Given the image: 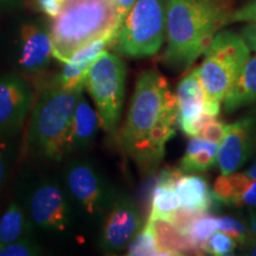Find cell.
Returning <instances> with one entry per match:
<instances>
[{
	"instance_id": "2e32d148",
	"label": "cell",
	"mask_w": 256,
	"mask_h": 256,
	"mask_svg": "<svg viewBox=\"0 0 256 256\" xmlns=\"http://www.w3.org/2000/svg\"><path fill=\"white\" fill-rule=\"evenodd\" d=\"M176 98L178 108V124L203 113L206 90L200 80V66L192 69L180 80L176 92Z\"/></svg>"
},
{
	"instance_id": "7402d4cb",
	"label": "cell",
	"mask_w": 256,
	"mask_h": 256,
	"mask_svg": "<svg viewBox=\"0 0 256 256\" xmlns=\"http://www.w3.org/2000/svg\"><path fill=\"white\" fill-rule=\"evenodd\" d=\"M252 178L242 172L222 174L216 179L212 186V194L215 200L226 206L238 208L241 198L250 184Z\"/></svg>"
},
{
	"instance_id": "f546056e",
	"label": "cell",
	"mask_w": 256,
	"mask_h": 256,
	"mask_svg": "<svg viewBox=\"0 0 256 256\" xmlns=\"http://www.w3.org/2000/svg\"><path fill=\"white\" fill-rule=\"evenodd\" d=\"M206 212V211L188 209V208L180 206L171 216H170L168 220H172V222H174L184 234H188L192 223H194L198 217H200Z\"/></svg>"
},
{
	"instance_id": "6da1fadb",
	"label": "cell",
	"mask_w": 256,
	"mask_h": 256,
	"mask_svg": "<svg viewBox=\"0 0 256 256\" xmlns=\"http://www.w3.org/2000/svg\"><path fill=\"white\" fill-rule=\"evenodd\" d=\"M178 108L168 78L156 69L138 76L124 124L119 134L122 151L144 171H154L176 136Z\"/></svg>"
},
{
	"instance_id": "7a4b0ae2",
	"label": "cell",
	"mask_w": 256,
	"mask_h": 256,
	"mask_svg": "<svg viewBox=\"0 0 256 256\" xmlns=\"http://www.w3.org/2000/svg\"><path fill=\"white\" fill-rule=\"evenodd\" d=\"M232 14L230 6L220 0H166V66L188 70L230 23Z\"/></svg>"
},
{
	"instance_id": "4316f807",
	"label": "cell",
	"mask_w": 256,
	"mask_h": 256,
	"mask_svg": "<svg viewBox=\"0 0 256 256\" xmlns=\"http://www.w3.org/2000/svg\"><path fill=\"white\" fill-rule=\"evenodd\" d=\"M40 254V246L31 236L0 246V256H37Z\"/></svg>"
},
{
	"instance_id": "1f68e13d",
	"label": "cell",
	"mask_w": 256,
	"mask_h": 256,
	"mask_svg": "<svg viewBox=\"0 0 256 256\" xmlns=\"http://www.w3.org/2000/svg\"><path fill=\"white\" fill-rule=\"evenodd\" d=\"M232 22H244V23H256V0H252L248 4L232 12L230 23Z\"/></svg>"
},
{
	"instance_id": "30bf717a",
	"label": "cell",
	"mask_w": 256,
	"mask_h": 256,
	"mask_svg": "<svg viewBox=\"0 0 256 256\" xmlns=\"http://www.w3.org/2000/svg\"><path fill=\"white\" fill-rule=\"evenodd\" d=\"M34 104V88L23 74L0 75V138H14L20 132Z\"/></svg>"
},
{
	"instance_id": "d4e9b609",
	"label": "cell",
	"mask_w": 256,
	"mask_h": 256,
	"mask_svg": "<svg viewBox=\"0 0 256 256\" xmlns=\"http://www.w3.org/2000/svg\"><path fill=\"white\" fill-rule=\"evenodd\" d=\"M126 254L130 256H156L159 255L158 246L151 226L145 223L142 230L134 236L126 249Z\"/></svg>"
},
{
	"instance_id": "d590c367",
	"label": "cell",
	"mask_w": 256,
	"mask_h": 256,
	"mask_svg": "<svg viewBox=\"0 0 256 256\" xmlns=\"http://www.w3.org/2000/svg\"><path fill=\"white\" fill-rule=\"evenodd\" d=\"M112 2H113L115 10H116L118 17H119L121 23H122L124 18L130 11V8L136 4V0H112Z\"/></svg>"
},
{
	"instance_id": "d6a6232c",
	"label": "cell",
	"mask_w": 256,
	"mask_h": 256,
	"mask_svg": "<svg viewBox=\"0 0 256 256\" xmlns=\"http://www.w3.org/2000/svg\"><path fill=\"white\" fill-rule=\"evenodd\" d=\"M32 2L43 14L51 18H55L62 10L64 0H32Z\"/></svg>"
},
{
	"instance_id": "3957f363",
	"label": "cell",
	"mask_w": 256,
	"mask_h": 256,
	"mask_svg": "<svg viewBox=\"0 0 256 256\" xmlns=\"http://www.w3.org/2000/svg\"><path fill=\"white\" fill-rule=\"evenodd\" d=\"M120 25L112 0H64L50 25L54 58L66 63L90 42L116 34Z\"/></svg>"
},
{
	"instance_id": "e575fe53",
	"label": "cell",
	"mask_w": 256,
	"mask_h": 256,
	"mask_svg": "<svg viewBox=\"0 0 256 256\" xmlns=\"http://www.w3.org/2000/svg\"><path fill=\"white\" fill-rule=\"evenodd\" d=\"M240 34L248 44L249 49L256 52V23H248L241 28Z\"/></svg>"
},
{
	"instance_id": "e0dca14e",
	"label": "cell",
	"mask_w": 256,
	"mask_h": 256,
	"mask_svg": "<svg viewBox=\"0 0 256 256\" xmlns=\"http://www.w3.org/2000/svg\"><path fill=\"white\" fill-rule=\"evenodd\" d=\"M147 223L151 226L158 246L159 255L194 254L190 240L176 224L165 217L148 216Z\"/></svg>"
},
{
	"instance_id": "8d00e7d4",
	"label": "cell",
	"mask_w": 256,
	"mask_h": 256,
	"mask_svg": "<svg viewBox=\"0 0 256 256\" xmlns=\"http://www.w3.org/2000/svg\"><path fill=\"white\" fill-rule=\"evenodd\" d=\"M249 232H250V242L252 240H256V208L249 210Z\"/></svg>"
},
{
	"instance_id": "83f0119b",
	"label": "cell",
	"mask_w": 256,
	"mask_h": 256,
	"mask_svg": "<svg viewBox=\"0 0 256 256\" xmlns=\"http://www.w3.org/2000/svg\"><path fill=\"white\" fill-rule=\"evenodd\" d=\"M238 242L222 232H214L208 240L206 252L216 256H226L234 254L238 248Z\"/></svg>"
},
{
	"instance_id": "5bb4252c",
	"label": "cell",
	"mask_w": 256,
	"mask_h": 256,
	"mask_svg": "<svg viewBox=\"0 0 256 256\" xmlns=\"http://www.w3.org/2000/svg\"><path fill=\"white\" fill-rule=\"evenodd\" d=\"M114 37L115 34H108L78 49L66 63H63L60 72L51 80L50 84L68 90H83V82L89 68L107 50V48L112 46Z\"/></svg>"
},
{
	"instance_id": "8fae6325",
	"label": "cell",
	"mask_w": 256,
	"mask_h": 256,
	"mask_svg": "<svg viewBox=\"0 0 256 256\" xmlns=\"http://www.w3.org/2000/svg\"><path fill=\"white\" fill-rule=\"evenodd\" d=\"M142 226V217L136 202L128 194H119L104 217L98 238L100 250L104 254H119L126 250Z\"/></svg>"
},
{
	"instance_id": "ac0fdd59",
	"label": "cell",
	"mask_w": 256,
	"mask_h": 256,
	"mask_svg": "<svg viewBox=\"0 0 256 256\" xmlns=\"http://www.w3.org/2000/svg\"><path fill=\"white\" fill-rule=\"evenodd\" d=\"M174 188L180 200V206L188 209L208 211L215 200L212 188L203 176L185 174L184 172L178 178Z\"/></svg>"
},
{
	"instance_id": "8992f818",
	"label": "cell",
	"mask_w": 256,
	"mask_h": 256,
	"mask_svg": "<svg viewBox=\"0 0 256 256\" xmlns=\"http://www.w3.org/2000/svg\"><path fill=\"white\" fill-rule=\"evenodd\" d=\"M165 40L166 0H136L112 46L120 55L142 58L158 54Z\"/></svg>"
},
{
	"instance_id": "4dcf8cb0",
	"label": "cell",
	"mask_w": 256,
	"mask_h": 256,
	"mask_svg": "<svg viewBox=\"0 0 256 256\" xmlns=\"http://www.w3.org/2000/svg\"><path fill=\"white\" fill-rule=\"evenodd\" d=\"M11 139H14V138H0V188H2L6 176H8L12 156H14Z\"/></svg>"
},
{
	"instance_id": "4fadbf2b",
	"label": "cell",
	"mask_w": 256,
	"mask_h": 256,
	"mask_svg": "<svg viewBox=\"0 0 256 256\" xmlns=\"http://www.w3.org/2000/svg\"><path fill=\"white\" fill-rule=\"evenodd\" d=\"M256 151V115H247L230 124L218 146L217 164L220 174L242 168Z\"/></svg>"
},
{
	"instance_id": "836d02e7",
	"label": "cell",
	"mask_w": 256,
	"mask_h": 256,
	"mask_svg": "<svg viewBox=\"0 0 256 256\" xmlns=\"http://www.w3.org/2000/svg\"><path fill=\"white\" fill-rule=\"evenodd\" d=\"M241 206H247L249 209L256 208V178H252L250 184L243 194L238 208Z\"/></svg>"
},
{
	"instance_id": "603a6c76",
	"label": "cell",
	"mask_w": 256,
	"mask_h": 256,
	"mask_svg": "<svg viewBox=\"0 0 256 256\" xmlns=\"http://www.w3.org/2000/svg\"><path fill=\"white\" fill-rule=\"evenodd\" d=\"M180 206V200L172 185L156 182L152 196V209L150 215L170 218V216Z\"/></svg>"
},
{
	"instance_id": "d6986e66",
	"label": "cell",
	"mask_w": 256,
	"mask_h": 256,
	"mask_svg": "<svg viewBox=\"0 0 256 256\" xmlns=\"http://www.w3.org/2000/svg\"><path fill=\"white\" fill-rule=\"evenodd\" d=\"M256 102V55L250 57L244 68L224 96L223 107L234 113L242 107Z\"/></svg>"
},
{
	"instance_id": "484cf974",
	"label": "cell",
	"mask_w": 256,
	"mask_h": 256,
	"mask_svg": "<svg viewBox=\"0 0 256 256\" xmlns=\"http://www.w3.org/2000/svg\"><path fill=\"white\" fill-rule=\"evenodd\" d=\"M217 229L235 240L241 247H246L250 242V232L248 223L232 216L217 217Z\"/></svg>"
},
{
	"instance_id": "cb8c5ba5",
	"label": "cell",
	"mask_w": 256,
	"mask_h": 256,
	"mask_svg": "<svg viewBox=\"0 0 256 256\" xmlns=\"http://www.w3.org/2000/svg\"><path fill=\"white\" fill-rule=\"evenodd\" d=\"M217 230V217L203 214L200 217L192 223L188 232V238L190 240L194 254H206V247L208 240Z\"/></svg>"
},
{
	"instance_id": "ba28073f",
	"label": "cell",
	"mask_w": 256,
	"mask_h": 256,
	"mask_svg": "<svg viewBox=\"0 0 256 256\" xmlns=\"http://www.w3.org/2000/svg\"><path fill=\"white\" fill-rule=\"evenodd\" d=\"M34 226L44 232H64L74 222L75 208L63 183L37 176L20 184L18 200Z\"/></svg>"
},
{
	"instance_id": "52a82bcc",
	"label": "cell",
	"mask_w": 256,
	"mask_h": 256,
	"mask_svg": "<svg viewBox=\"0 0 256 256\" xmlns=\"http://www.w3.org/2000/svg\"><path fill=\"white\" fill-rule=\"evenodd\" d=\"M126 64L116 54L106 50L92 64L83 82L95 104L100 128L114 134L119 127L126 94Z\"/></svg>"
},
{
	"instance_id": "ab89813d",
	"label": "cell",
	"mask_w": 256,
	"mask_h": 256,
	"mask_svg": "<svg viewBox=\"0 0 256 256\" xmlns=\"http://www.w3.org/2000/svg\"><path fill=\"white\" fill-rule=\"evenodd\" d=\"M244 174L249 176L250 178H256V159L254 160V162L250 165V168H249L247 171H244Z\"/></svg>"
},
{
	"instance_id": "5b68a950",
	"label": "cell",
	"mask_w": 256,
	"mask_h": 256,
	"mask_svg": "<svg viewBox=\"0 0 256 256\" xmlns=\"http://www.w3.org/2000/svg\"><path fill=\"white\" fill-rule=\"evenodd\" d=\"M250 58V49L241 34L220 30L204 52L200 66V80L206 90L204 113L217 116L220 104L230 87Z\"/></svg>"
},
{
	"instance_id": "277c9868",
	"label": "cell",
	"mask_w": 256,
	"mask_h": 256,
	"mask_svg": "<svg viewBox=\"0 0 256 256\" xmlns=\"http://www.w3.org/2000/svg\"><path fill=\"white\" fill-rule=\"evenodd\" d=\"M83 90H68L48 83L34 100L28 128V151L36 156L60 162L74 110Z\"/></svg>"
},
{
	"instance_id": "44dd1931",
	"label": "cell",
	"mask_w": 256,
	"mask_h": 256,
	"mask_svg": "<svg viewBox=\"0 0 256 256\" xmlns=\"http://www.w3.org/2000/svg\"><path fill=\"white\" fill-rule=\"evenodd\" d=\"M218 146V144L194 136L188 142L186 151L180 160V170L185 174H191L211 168L217 162Z\"/></svg>"
},
{
	"instance_id": "9a60e30c",
	"label": "cell",
	"mask_w": 256,
	"mask_h": 256,
	"mask_svg": "<svg viewBox=\"0 0 256 256\" xmlns=\"http://www.w3.org/2000/svg\"><path fill=\"white\" fill-rule=\"evenodd\" d=\"M98 128L100 121L96 110L92 107L82 92L74 110L66 134L64 145L66 156L86 151L95 140Z\"/></svg>"
},
{
	"instance_id": "ffe728a7",
	"label": "cell",
	"mask_w": 256,
	"mask_h": 256,
	"mask_svg": "<svg viewBox=\"0 0 256 256\" xmlns=\"http://www.w3.org/2000/svg\"><path fill=\"white\" fill-rule=\"evenodd\" d=\"M34 224L19 202H11L0 216V246L28 238Z\"/></svg>"
},
{
	"instance_id": "7c38bea8",
	"label": "cell",
	"mask_w": 256,
	"mask_h": 256,
	"mask_svg": "<svg viewBox=\"0 0 256 256\" xmlns=\"http://www.w3.org/2000/svg\"><path fill=\"white\" fill-rule=\"evenodd\" d=\"M52 40L50 28L40 23H28L22 26L17 48L18 72L28 76H38L49 69L52 62Z\"/></svg>"
},
{
	"instance_id": "f1b7e54d",
	"label": "cell",
	"mask_w": 256,
	"mask_h": 256,
	"mask_svg": "<svg viewBox=\"0 0 256 256\" xmlns=\"http://www.w3.org/2000/svg\"><path fill=\"white\" fill-rule=\"evenodd\" d=\"M228 126L229 124L224 122L223 120H218L216 119V118H214V119L208 121V122L204 124V127L202 128L198 136L206 140V142H215L220 145V144L222 142L224 136H226Z\"/></svg>"
},
{
	"instance_id": "9c48e42d",
	"label": "cell",
	"mask_w": 256,
	"mask_h": 256,
	"mask_svg": "<svg viewBox=\"0 0 256 256\" xmlns=\"http://www.w3.org/2000/svg\"><path fill=\"white\" fill-rule=\"evenodd\" d=\"M63 185L74 208L92 220H104L119 194L98 166L83 158H74L66 164Z\"/></svg>"
},
{
	"instance_id": "f35d334b",
	"label": "cell",
	"mask_w": 256,
	"mask_h": 256,
	"mask_svg": "<svg viewBox=\"0 0 256 256\" xmlns=\"http://www.w3.org/2000/svg\"><path fill=\"white\" fill-rule=\"evenodd\" d=\"M243 250H244V254L256 256V240H252L246 247H243Z\"/></svg>"
},
{
	"instance_id": "74e56055",
	"label": "cell",
	"mask_w": 256,
	"mask_h": 256,
	"mask_svg": "<svg viewBox=\"0 0 256 256\" xmlns=\"http://www.w3.org/2000/svg\"><path fill=\"white\" fill-rule=\"evenodd\" d=\"M22 5H23V0H0V8H18Z\"/></svg>"
}]
</instances>
